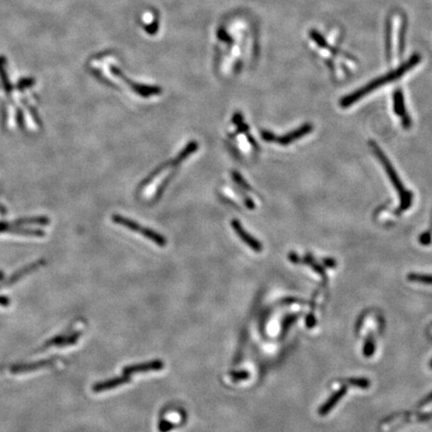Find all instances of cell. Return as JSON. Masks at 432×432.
I'll return each mask as SVG.
<instances>
[{
    "label": "cell",
    "mask_w": 432,
    "mask_h": 432,
    "mask_svg": "<svg viewBox=\"0 0 432 432\" xmlns=\"http://www.w3.org/2000/svg\"><path fill=\"white\" fill-rule=\"evenodd\" d=\"M374 350H375V345H374L373 338H372V336H369V337L367 338L365 344H364V347H363V354H364V356H366V357H370V356L374 353Z\"/></svg>",
    "instance_id": "30bf717a"
},
{
    "label": "cell",
    "mask_w": 432,
    "mask_h": 432,
    "mask_svg": "<svg viewBox=\"0 0 432 432\" xmlns=\"http://www.w3.org/2000/svg\"><path fill=\"white\" fill-rule=\"evenodd\" d=\"M231 225L234 228L236 234L241 238V240L245 244H247L253 251H255V252L262 251V245H261V243L259 242V241H257V239H255L254 237H252L249 233H247L237 220H233L231 222Z\"/></svg>",
    "instance_id": "8992f818"
},
{
    "label": "cell",
    "mask_w": 432,
    "mask_h": 432,
    "mask_svg": "<svg viewBox=\"0 0 432 432\" xmlns=\"http://www.w3.org/2000/svg\"><path fill=\"white\" fill-rule=\"evenodd\" d=\"M409 281L412 282H419V283H425V284H432V275H423V274H415L411 273L407 276Z\"/></svg>",
    "instance_id": "9c48e42d"
},
{
    "label": "cell",
    "mask_w": 432,
    "mask_h": 432,
    "mask_svg": "<svg viewBox=\"0 0 432 432\" xmlns=\"http://www.w3.org/2000/svg\"><path fill=\"white\" fill-rule=\"evenodd\" d=\"M430 401H432V393L425 399V401H424V403H427V402H430Z\"/></svg>",
    "instance_id": "5bb4252c"
},
{
    "label": "cell",
    "mask_w": 432,
    "mask_h": 432,
    "mask_svg": "<svg viewBox=\"0 0 432 432\" xmlns=\"http://www.w3.org/2000/svg\"><path fill=\"white\" fill-rule=\"evenodd\" d=\"M393 108L395 113L402 118V124L405 128L409 127L411 124V120L409 118V116L407 115L406 112V108H405V102H404V97H403V93L401 90H396L394 92V96H393Z\"/></svg>",
    "instance_id": "52a82bcc"
},
{
    "label": "cell",
    "mask_w": 432,
    "mask_h": 432,
    "mask_svg": "<svg viewBox=\"0 0 432 432\" xmlns=\"http://www.w3.org/2000/svg\"><path fill=\"white\" fill-rule=\"evenodd\" d=\"M312 129H313V127L310 124H304L301 127H299L298 129H295V130L291 131L290 133H287L281 137H276L275 135H273L272 133H270L268 131H262L261 136L265 141H268V142L273 141V142H277L281 145H288L294 141L301 139L305 135L309 134L312 131Z\"/></svg>",
    "instance_id": "5b68a950"
},
{
    "label": "cell",
    "mask_w": 432,
    "mask_h": 432,
    "mask_svg": "<svg viewBox=\"0 0 432 432\" xmlns=\"http://www.w3.org/2000/svg\"><path fill=\"white\" fill-rule=\"evenodd\" d=\"M371 148H372L374 154L378 157L380 163L383 165L384 170L386 171V173L388 175V178L390 179L392 185L394 186L395 190L397 191V193L399 195L400 204H399V207L397 209V213H402V212L406 211L407 209H409V207L412 204V198H413L412 193L410 191H407L404 188V186L402 185L401 179L397 175L393 165L390 163L389 159L382 152V150L378 147V145L374 142H371Z\"/></svg>",
    "instance_id": "3957f363"
},
{
    "label": "cell",
    "mask_w": 432,
    "mask_h": 432,
    "mask_svg": "<svg viewBox=\"0 0 432 432\" xmlns=\"http://www.w3.org/2000/svg\"><path fill=\"white\" fill-rule=\"evenodd\" d=\"M430 366L432 367V360H431V362H430Z\"/></svg>",
    "instance_id": "9a60e30c"
},
{
    "label": "cell",
    "mask_w": 432,
    "mask_h": 432,
    "mask_svg": "<svg viewBox=\"0 0 432 432\" xmlns=\"http://www.w3.org/2000/svg\"><path fill=\"white\" fill-rule=\"evenodd\" d=\"M315 323H316L315 317H314L312 314L308 315L307 318H306V325H307L309 328H311V327H313V326L315 325Z\"/></svg>",
    "instance_id": "4fadbf2b"
},
{
    "label": "cell",
    "mask_w": 432,
    "mask_h": 432,
    "mask_svg": "<svg viewBox=\"0 0 432 432\" xmlns=\"http://www.w3.org/2000/svg\"><path fill=\"white\" fill-rule=\"evenodd\" d=\"M419 60H420V57L418 55H414L409 61L405 62L403 65H401L400 67H398L394 71L390 72L389 74L381 76V77L375 79L374 81H372V82L366 84L365 86H363V87H361L360 89H358V90L350 93L347 96L343 97L341 99V101H340V106L343 107V108H347V107L353 105L358 100L362 99L365 95H367V94L371 93L372 91L378 89V87H380V86L386 85V84H388L390 82L395 81L396 79L400 78L404 73H406L411 68H413L415 65H417V63L419 62Z\"/></svg>",
    "instance_id": "6da1fadb"
},
{
    "label": "cell",
    "mask_w": 432,
    "mask_h": 432,
    "mask_svg": "<svg viewBox=\"0 0 432 432\" xmlns=\"http://www.w3.org/2000/svg\"><path fill=\"white\" fill-rule=\"evenodd\" d=\"M346 391H347V387L344 386V387L340 388L338 391H336L335 393H333L331 395V397L319 408L318 413L323 416V415H326L328 412H330L331 409L338 403V401L345 395Z\"/></svg>",
    "instance_id": "ba28073f"
},
{
    "label": "cell",
    "mask_w": 432,
    "mask_h": 432,
    "mask_svg": "<svg viewBox=\"0 0 432 432\" xmlns=\"http://www.w3.org/2000/svg\"><path fill=\"white\" fill-rule=\"evenodd\" d=\"M163 367H164V363L161 360H153V361H149V362H145V363H139V364H133L130 366H126L124 368L121 376L96 383L92 389L95 393H100L103 391L114 389L118 386L123 385L124 383L129 382L131 379V375L133 373L159 371V370L163 369Z\"/></svg>",
    "instance_id": "7a4b0ae2"
},
{
    "label": "cell",
    "mask_w": 432,
    "mask_h": 432,
    "mask_svg": "<svg viewBox=\"0 0 432 432\" xmlns=\"http://www.w3.org/2000/svg\"><path fill=\"white\" fill-rule=\"evenodd\" d=\"M248 376H249V374H248L247 372H245V371L233 372V373L231 374V378H232L234 381H240V380L247 379Z\"/></svg>",
    "instance_id": "7c38bea8"
},
{
    "label": "cell",
    "mask_w": 432,
    "mask_h": 432,
    "mask_svg": "<svg viewBox=\"0 0 432 432\" xmlns=\"http://www.w3.org/2000/svg\"><path fill=\"white\" fill-rule=\"evenodd\" d=\"M113 220H114V222H116V223H118V224H120L122 226H125V227H127V228H129V229H131L133 231H136V232L144 235L146 238H148L149 240L153 241L154 243H156L159 246H164L167 243L165 237L162 236L161 234H158V233H156L155 231H153V230H151L149 228L142 227L138 223H136V222H134V221H132L130 219H127V218H125V217H123L121 215H114L113 216Z\"/></svg>",
    "instance_id": "277c9868"
},
{
    "label": "cell",
    "mask_w": 432,
    "mask_h": 432,
    "mask_svg": "<svg viewBox=\"0 0 432 432\" xmlns=\"http://www.w3.org/2000/svg\"><path fill=\"white\" fill-rule=\"evenodd\" d=\"M349 384L356 386V387H360V388H368L369 387V380L365 379V378H352L348 380Z\"/></svg>",
    "instance_id": "8fae6325"
}]
</instances>
